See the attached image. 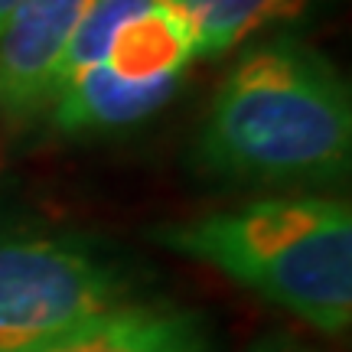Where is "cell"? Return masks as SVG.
<instances>
[{
	"instance_id": "9",
	"label": "cell",
	"mask_w": 352,
	"mask_h": 352,
	"mask_svg": "<svg viewBox=\"0 0 352 352\" xmlns=\"http://www.w3.org/2000/svg\"><path fill=\"white\" fill-rule=\"evenodd\" d=\"M153 3H160V0H91L88 10L82 13V20H78L69 50H65L63 69H59V88H63L65 78H72L88 65L101 63L114 30L124 23L127 16L147 10Z\"/></svg>"
},
{
	"instance_id": "10",
	"label": "cell",
	"mask_w": 352,
	"mask_h": 352,
	"mask_svg": "<svg viewBox=\"0 0 352 352\" xmlns=\"http://www.w3.org/2000/svg\"><path fill=\"white\" fill-rule=\"evenodd\" d=\"M248 352H310V349L294 340H284V336H264V340H258Z\"/></svg>"
},
{
	"instance_id": "8",
	"label": "cell",
	"mask_w": 352,
	"mask_h": 352,
	"mask_svg": "<svg viewBox=\"0 0 352 352\" xmlns=\"http://www.w3.org/2000/svg\"><path fill=\"white\" fill-rule=\"evenodd\" d=\"M192 33L196 59H215L239 50L258 30L280 20H294L310 0H164Z\"/></svg>"
},
{
	"instance_id": "7",
	"label": "cell",
	"mask_w": 352,
	"mask_h": 352,
	"mask_svg": "<svg viewBox=\"0 0 352 352\" xmlns=\"http://www.w3.org/2000/svg\"><path fill=\"white\" fill-rule=\"evenodd\" d=\"M196 59L192 33L183 16L164 0L127 16L108 39L101 56L111 76L147 85V82H183L189 63Z\"/></svg>"
},
{
	"instance_id": "11",
	"label": "cell",
	"mask_w": 352,
	"mask_h": 352,
	"mask_svg": "<svg viewBox=\"0 0 352 352\" xmlns=\"http://www.w3.org/2000/svg\"><path fill=\"white\" fill-rule=\"evenodd\" d=\"M13 7H16V0H0V30H3V23H7V16H10Z\"/></svg>"
},
{
	"instance_id": "3",
	"label": "cell",
	"mask_w": 352,
	"mask_h": 352,
	"mask_svg": "<svg viewBox=\"0 0 352 352\" xmlns=\"http://www.w3.org/2000/svg\"><path fill=\"white\" fill-rule=\"evenodd\" d=\"M127 300V280L82 241L0 235V352L36 349Z\"/></svg>"
},
{
	"instance_id": "4",
	"label": "cell",
	"mask_w": 352,
	"mask_h": 352,
	"mask_svg": "<svg viewBox=\"0 0 352 352\" xmlns=\"http://www.w3.org/2000/svg\"><path fill=\"white\" fill-rule=\"evenodd\" d=\"M91 0H16L0 30V111L33 118L59 91V69Z\"/></svg>"
},
{
	"instance_id": "2",
	"label": "cell",
	"mask_w": 352,
	"mask_h": 352,
	"mask_svg": "<svg viewBox=\"0 0 352 352\" xmlns=\"http://www.w3.org/2000/svg\"><path fill=\"white\" fill-rule=\"evenodd\" d=\"M153 241L199 261L340 336L352 320V212L340 199L287 196L153 228Z\"/></svg>"
},
{
	"instance_id": "6",
	"label": "cell",
	"mask_w": 352,
	"mask_h": 352,
	"mask_svg": "<svg viewBox=\"0 0 352 352\" xmlns=\"http://www.w3.org/2000/svg\"><path fill=\"white\" fill-rule=\"evenodd\" d=\"M179 82H147L134 85L111 76L104 63H95L65 78L52 98V121L65 134L82 131H114L144 121L147 114L164 108Z\"/></svg>"
},
{
	"instance_id": "1",
	"label": "cell",
	"mask_w": 352,
	"mask_h": 352,
	"mask_svg": "<svg viewBox=\"0 0 352 352\" xmlns=\"http://www.w3.org/2000/svg\"><path fill=\"white\" fill-rule=\"evenodd\" d=\"M352 104L336 69L300 46L245 52L219 85L199 160L241 183H323L349 170Z\"/></svg>"
},
{
	"instance_id": "5",
	"label": "cell",
	"mask_w": 352,
	"mask_h": 352,
	"mask_svg": "<svg viewBox=\"0 0 352 352\" xmlns=\"http://www.w3.org/2000/svg\"><path fill=\"white\" fill-rule=\"evenodd\" d=\"M30 352H212V340L206 323L189 310L127 300Z\"/></svg>"
}]
</instances>
